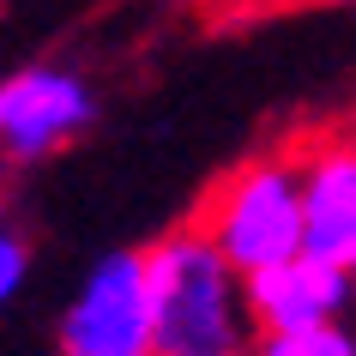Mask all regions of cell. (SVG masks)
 <instances>
[{
  "instance_id": "obj_1",
  "label": "cell",
  "mask_w": 356,
  "mask_h": 356,
  "mask_svg": "<svg viewBox=\"0 0 356 356\" xmlns=\"http://www.w3.org/2000/svg\"><path fill=\"white\" fill-rule=\"evenodd\" d=\"M151 308H157V356H248L254 350V308L248 272H236L206 229L175 224L145 248Z\"/></svg>"
},
{
  "instance_id": "obj_2",
  "label": "cell",
  "mask_w": 356,
  "mask_h": 356,
  "mask_svg": "<svg viewBox=\"0 0 356 356\" xmlns=\"http://www.w3.org/2000/svg\"><path fill=\"white\" fill-rule=\"evenodd\" d=\"M193 224L224 248L236 272H266L278 260L308 254V206H302V163L290 151H260L211 181Z\"/></svg>"
},
{
  "instance_id": "obj_3",
  "label": "cell",
  "mask_w": 356,
  "mask_h": 356,
  "mask_svg": "<svg viewBox=\"0 0 356 356\" xmlns=\"http://www.w3.org/2000/svg\"><path fill=\"white\" fill-rule=\"evenodd\" d=\"M60 356H151L157 308H151L145 248H115L79 278L60 314Z\"/></svg>"
},
{
  "instance_id": "obj_4",
  "label": "cell",
  "mask_w": 356,
  "mask_h": 356,
  "mask_svg": "<svg viewBox=\"0 0 356 356\" xmlns=\"http://www.w3.org/2000/svg\"><path fill=\"white\" fill-rule=\"evenodd\" d=\"M97 121V91L79 67L31 60L0 79V157L6 163H42Z\"/></svg>"
},
{
  "instance_id": "obj_5",
  "label": "cell",
  "mask_w": 356,
  "mask_h": 356,
  "mask_svg": "<svg viewBox=\"0 0 356 356\" xmlns=\"http://www.w3.org/2000/svg\"><path fill=\"white\" fill-rule=\"evenodd\" d=\"M302 206H308V254L356 266V133L332 127L296 145Z\"/></svg>"
},
{
  "instance_id": "obj_6",
  "label": "cell",
  "mask_w": 356,
  "mask_h": 356,
  "mask_svg": "<svg viewBox=\"0 0 356 356\" xmlns=\"http://www.w3.org/2000/svg\"><path fill=\"white\" fill-rule=\"evenodd\" d=\"M356 296V272L320 254H296L266 272H248V308L260 332H290V326H326L344 320Z\"/></svg>"
},
{
  "instance_id": "obj_7",
  "label": "cell",
  "mask_w": 356,
  "mask_h": 356,
  "mask_svg": "<svg viewBox=\"0 0 356 356\" xmlns=\"http://www.w3.org/2000/svg\"><path fill=\"white\" fill-rule=\"evenodd\" d=\"M248 356H356V332L344 326V320L290 326V332H260Z\"/></svg>"
},
{
  "instance_id": "obj_8",
  "label": "cell",
  "mask_w": 356,
  "mask_h": 356,
  "mask_svg": "<svg viewBox=\"0 0 356 356\" xmlns=\"http://www.w3.org/2000/svg\"><path fill=\"white\" fill-rule=\"evenodd\" d=\"M24 278H31V242L13 218H0V308L24 290Z\"/></svg>"
},
{
  "instance_id": "obj_9",
  "label": "cell",
  "mask_w": 356,
  "mask_h": 356,
  "mask_svg": "<svg viewBox=\"0 0 356 356\" xmlns=\"http://www.w3.org/2000/svg\"><path fill=\"white\" fill-rule=\"evenodd\" d=\"M350 272H356V266H350Z\"/></svg>"
},
{
  "instance_id": "obj_10",
  "label": "cell",
  "mask_w": 356,
  "mask_h": 356,
  "mask_svg": "<svg viewBox=\"0 0 356 356\" xmlns=\"http://www.w3.org/2000/svg\"><path fill=\"white\" fill-rule=\"evenodd\" d=\"M151 356H157V350H151Z\"/></svg>"
}]
</instances>
